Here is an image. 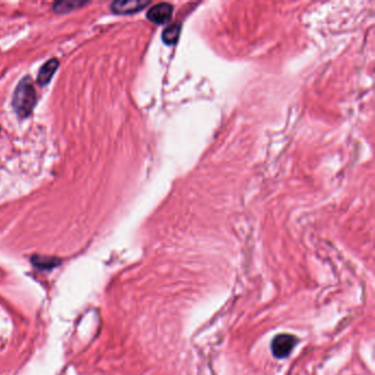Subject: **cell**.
Returning <instances> with one entry per match:
<instances>
[{
	"label": "cell",
	"instance_id": "6da1fadb",
	"mask_svg": "<svg viewBox=\"0 0 375 375\" xmlns=\"http://www.w3.org/2000/svg\"><path fill=\"white\" fill-rule=\"evenodd\" d=\"M36 102V94L30 76L23 77L18 84L12 98V107L20 118H27L32 112Z\"/></svg>",
	"mask_w": 375,
	"mask_h": 375
},
{
	"label": "cell",
	"instance_id": "7a4b0ae2",
	"mask_svg": "<svg viewBox=\"0 0 375 375\" xmlns=\"http://www.w3.org/2000/svg\"><path fill=\"white\" fill-rule=\"evenodd\" d=\"M297 344V338L290 334L276 335L271 342V351L276 359H286Z\"/></svg>",
	"mask_w": 375,
	"mask_h": 375
},
{
	"label": "cell",
	"instance_id": "3957f363",
	"mask_svg": "<svg viewBox=\"0 0 375 375\" xmlns=\"http://www.w3.org/2000/svg\"><path fill=\"white\" fill-rule=\"evenodd\" d=\"M172 14L173 6L167 3H161L149 9L147 18L151 22H153L155 24H165L171 20Z\"/></svg>",
	"mask_w": 375,
	"mask_h": 375
},
{
	"label": "cell",
	"instance_id": "277c9868",
	"mask_svg": "<svg viewBox=\"0 0 375 375\" xmlns=\"http://www.w3.org/2000/svg\"><path fill=\"white\" fill-rule=\"evenodd\" d=\"M150 2H141V0H123V2H114L111 4L110 9L113 14L117 15H132L138 11H141Z\"/></svg>",
	"mask_w": 375,
	"mask_h": 375
},
{
	"label": "cell",
	"instance_id": "5b68a950",
	"mask_svg": "<svg viewBox=\"0 0 375 375\" xmlns=\"http://www.w3.org/2000/svg\"><path fill=\"white\" fill-rule=\"evenodd\" d=\"M58 60L56 58H51L42 66L38 74V78H36V82H38L40 86H45L46 84L50 83L53 75L55 74L56 70L58 69Z\"/></svg>",
	"mask_w": 375,
	"mask_h": 375
},
{
	"label": "cell",
	"instance_id": "8992f818",
	"mask_svg": "<svg viewBox=\"0 0 375 375\" xmlns=\"http://www.w3.org/2000/svg\"><path fill=\"white\" fill-rule=\"evenodd\" d=\"M179 33H180L179 24H173V26H169L168 28L164 30V31H163V36H162L163 41H164V43L167 45L175 44L179 38Z\"/></svg>",
	"mask_w": 375,
	"mask_h": 375
},
{
	"label": "cell",
	"instance_id": "52a82bcc",
	"mask_svg": "<svg viewBox=\"0 0 375 375\" xmlns=\"http://www.w3.org/2000/svg\"><path fill=\"white\" fill-rule=\"evenodd\" d=\"M87 5V3L82 2H58L53 5V10L57 14H66L71 10H74L82 7V6Z\"/></svg>",
	"mask_w": 375,
	"mask_h": 375
},
{
	"label": "cell",
	"instance_id": "ba28073f",
	"mask_svg": "<svg viewBox=\"0 0 375 375\" xmlns=\"http://www.w3.org/2000/svg\"><path fill=\"white\" fill-rule=\"evenodd\" d=\"M0 130H2V127H0Z\"/></svg>",
	"mask_w": 375,
	"mask_h": 375
}]
</instances>
